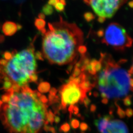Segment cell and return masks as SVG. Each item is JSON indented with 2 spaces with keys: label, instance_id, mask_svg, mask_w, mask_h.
<instances>
[{
  "label": "cell",
  "instance_id": "8",
  "mask_svg": "<svg viewBox=\"0 0 133 133\" xmlns=\"http://www.w3.org/2000/svg\"><path fill=\"white\" fill-rule=\"evenodd\" d=\"M102 133H129L126 124L120 120H110Z\"/></svg>",
  "mask_w": 133,
  "mask_h": 133
},
{
  "label": "cell",
  "instance_id": "5",
  "mask_svg": "<svg viewBox=\"0 0 133 133\" xmlns=\"http://www.w3.org/2000/svg\"><path fill=\"white\" fill-rule=\"evenodd\" d=\"M86 79L85 75L82 73L76 77H71L66 84L62 86L60 90L62 109L83 102L87 91L82 87L81 83Z\"/></svg>",
  "mask_w": 133,
  "mask_h": 133
},
{
  "label": "cell",
  "instance_id": "30",
  "mask_svg": "<svg viewBox=\"0 0 133 133\" xmlns=\"http://www.w3.org/2000/svg\"><path fill=\"white\" fill-rule=\"evenodd\" d=\"M96 107H95V105H92L91 107V110L92 111H94L95 110H96Z\"/></svg>",
  "mask_w": 133,
  "mask_h": 133
},
{
  "label": "cell",
  "instance_id": "7",
  "mask_svg": "<svg viewBox=\"0 0 133 133\" xmlns=\"http://www.w3.org/2000/svg\"><path fill=\"white\" fill-rule=\"evenodd\" d=\"M128 0H83L90 6L98 17V21L103 23L106 18H111Z\"/></svg>",
  "mask_w": 133,
  "mask_h": 133
},
{
  "label": "cell",
  "instance_id": "26",
  "mask_svg": "<svg viewBox=\"0 0 133 133\" xmlns=\"http://www.w3.org/2000/svg\"><path fill=\"white\" fill-rule=\"evenodd\" d=\"M59 1H60V0H49L48 1V5L54 6Z\"/></svg>",
  "mask_w": 133,
  "mask_h": 133
},
{
  "label": "cell",
  "instance_id": "6",
  "mask_svg": "<svg viewBox=\"0 0 133 133\" xmlns=\"http://www.w3.org/2000/svg\"><path fill=\"white\" fill-rule=\"evenodd\" d=\"M102 43L117 50H124L132 45V38L120 24L111 23L103 31Z\"/></svg>",
  "mask_w": 133,
  "mask_h": 133
},
{
  "label": "cell",
  "instance_id": "20",
  "mask_svg": "<svg viewBox=\"0 0 133 133\" xmlns=\"http://www.w3.org/2000/svg\"><path fill=\"white\" fill-rule=\"evenodd\" d=\"M117 107H118L117 114L118 115V116H119L120 118H123L125 117V115H126L125 112L123 110L121 109L118 105H117Z\"/></svg>",
  "mask_w": 133,
  "mask_h": 133
},
{
  "label": "cell",
  "instance_id": "1",
  "mask_svg": "<svg viewBox=\"0 0 133 133\" xmlns=\"http://www.w3.org/2000/svg\"><path fill=\"white\" fill-rule=\"evenodd\" d=\"M0 100V119L10 133H39L48 125V106L28 85L5 91Z\"/></svg>",
  "mask_w": 133,
  "mask_h": 133
},
{
  "label": "cell",
  "instance_id": "14",
  "mask_svg": "<svg viewBox=\"0 0 133 133\" xmlns=\"http://www.w3.org/2000/svg\"><path fill=\"white\" fill-rule=\"evenodd\" d=\"M53 9L52 6L49 5H45L43 8V14H46V15H50L52 14L53 12Z\"/></svg>",
  "mask_w": 133,
  "mask_h": 133
},
{
  "label": "cell",
  "instance_id": "13",
  "mask_svg": "<svg viewBox=\"0 0 133 133\" xmlns=\"http://www.w3.org/2000/svg\"><path fill=\"white\" fill-rule=\"evenodd\" d=\"M66 5V3L65 0H60V1L54 6V7L57 11L61 12L65 9Z\"/></svg>",
  "mask_w": 133,
  "mask_h": 133
},
{
  "label": "cell",
  "instance_id": "4",
  "mask_svg": "<svg viewBox=\"0 0 133 133\" xmlns=\"http://www.w3.org/2000/svg\"><path fill=\"white\" fill-rule=\"evenodd\" d=\"M102 69L97 78V88L103 99H119L126 97L133 89V66L126 70L120 66L125 63H116L110 55L102 53Z\"/></svg>",
  "mask_w": 133,
  "mask_h": 133
},
{
  "label": "cell",
  "instance_id": "28",
  "mask_svg": "<svg viewBox=\"0 0 133 133\" xmlns=\"http://www.w3.org/2000/svg\"><path fill=\"white\" fill-rule=\"evenodd\" d=\"M60 121V119L59 118V117L58 116H55L54 117V122L56 123H58Z\"/></svg>",
  "mask_w": 133,
  "mask_h": 133
},
{
  "label": "cell",
  "instance_id": "23",
  "mask_svg": "<svg viewBox=\"0 0 133 133\" xmlns=\"http://www.w3.org/2000/svg\"><path fill=\"white\" fill-rule=\"evenodd\" d=\"M124 104L125 105L129 106L131 105V97L127 96L125 98L124 100Z\"/></svg>",
  "mask_w": 133,
  "mask_h": 133
},
{
  "label": "cell",
  "instance_id": "16",
  "mask_svg": "<svg viewBox=\"0 0 133 133\" xmlns=\"http://www.w3.org/2000/svg\"><path fill=\"white\" fill-rule=\"evenodd\" d=\"M60 129L64 133H68L70 130V126L68 123H65L61 126Z\"/></svg>",
  "mask_w": 133,
  "mask_h": 133
},
{
  "label": "cell",
  "instance_id": "17",
  "mask_svg": "<svg viewBox=\"0 0 133 133\" xmlns=\"http://www.w3.org/2000/svg\"><path fill=\"white\" fill-rule=\"evenodd\" d=\"M71 126L73 129L78 128L79 126V122L76 119H72L71 122Z\"/></svg>",
  "mask_w": 133,
  "mask_h": 133
},
{
  "label": "cell",
  "instance_id": "2",
  "mask_svg": "<svg viewBox=\"0 0 133 133\" xmlns=\"http://www.w3.org/2000/svg\"><path fill=\"white\" fill-rule=\"evenodd\" d=\"M43 34V57L51 64L65 65L73 62L83 43V33L77 25L60 16L59 21L48 23Z\"/></svg>",
  "mask_w": 133,
  "mask_h": 133
},
{
  "label": "cell",
  "instance_id": "9",
  "mask_svg": "<svg viewBox=\"0 0 133 133\" xmlns=\"http://www.w3.org/2000/svg\"><path fill=\"white\" fill-rule=\"evenodd\" d=\"M18 24L12 21H6L3 24L2 30L3 33L6 36H12L19 29Z\"/></svg>",
  "mask_w": 133,
  "mask_h": 133
},
{
  "label": "cell",
  "instance_id": "25",
  "mask_svg": "<svg viewBox=\"0 0 133 133\" xmlns=\"http://www.w3.org/2000/svg\"><path fill=\"white\" fill-rule=\"evenodd\" d=\"M35 57L36 58L38 59V60H43V54L42 53L40 52H37L35 53Z\"/></svg>",
  "mask_w": 133,
  "mask_h": 133
},
{
  "label": "cell",
  "instance_id": "24",
  "mask_svg": "<svg viewBox=\"0 0 133 133\" xmlns=\"http://www.w3.org/2000/svg\"><path fill=\"white\" fill-rule=\"evenodd\" d=\"M125 114L129 117L132 116V115H133L132 109H126V111H125Z\"/></svg>",
  "mask_w": 133,
  "mask_h": 133
},
{
  "label": "cell",
  "instance_id": "21",
  "mask_svg": "<svg viewBox=\"0 0 133 133\" xmlns=\"http://www.w3.org/2000/svg\"><path fill=\"white\" fill-rule=\"evenodd\" d=\"M79 127H80V130L82 132H85L86 130H88V129L89 128L88 125L87 124L84 123V122L81 124Z\"/></svg>",
  "mask_w": 133,
  "mask_h": 133
},
{
  "label": "cell",
  "instance_id": "15",
  "mask_svg": "<svg viewBox=\"0 0 133 133\" xmlns=\"http://www.w3.org/2000/svg\"><path fill=\"white\" fill-rule=\"evenodd\" d=\"M54 117L55 115L51 112V111L49 110L48 112L47 116H46V120L48 122L50 123L51 124H52L54 122Z\"/></svg>",
  "mask_w": 133,
  "mask_h": 133
},
{
  "label": "cell",
  "instance_id": "11",
  "mask_svg": "<svg viewBox=\"0 0 133 133\" xmlns=\"http://www.w3.org/2000/svg\"><path fill=\"white\" fill-rule=\"evenodd\" d=\"M50 89V85L46 82H42L38 85V90L40 93H47Z\"/></svg>",
  "mask_w": 133,
  "mask_h": 133
},
{
  "label": "cell",
  "instance_id": "18",
  "mask_svg": "<svg viewBox=\"0 0 133 133\" xmlns=\"http://www.w3.org/2000/svg\"><path fill=\"white\" fill-rule=\"evenodd\" d=\"M69 110L70 112V113H74L75 114H77L78 112V108L74 105H70L69 107Z\"/></svg>",
  "mask_w": 133,
  "mask_h": 133
},
{
  "label": "cell",
  "instance_id": "19",
  "mask_svg": "<svg viewBox=\"0 0 133 133\" xmlns=\"http://www.w3.org/2000/svg\"><path fill=\"white\" fill-rule=\"evenodd\" d=\"M84 18L88 22L91 21L94 18V16L93 15V14L90 12H87L84 15Z\"/></svg>",
  "mask_w": 133,
  "mask_h": 133
},
{
  "label": "cell",
  "instance_id": "10",
  "mask_svg": "<svg viewBox=\"0 0 133 133\" xmlns=\"http://www.w3.org/2000/svg\"><path fill=\"white\" fill-rule=\"evenodd\" d=\"M111 118L110 115H105L95 120L94 123L100 133L104 132L111 120Z\"/></svg>",
  "mask_w": 133,
  "mask_h": 133
},
{
  "label": "cell",
  "instance_id": "3",
  "mask_svg": "<svg viewBox=\"0 0 133 133\" xmlns=\"http://www.w3.org/2000/svg\"><path fill=\"white\" fill-rule=\"evenodd\" d=\"M33 44L17 51L4 53L0 59V86L5 91L36 82L37 62Z\"/></svg>",
  "mask_w": 133,
  "mask_h": 133
},
{
  "label": "cell",
  "instance_id": "29",
  "mask_svg": "<svg viewBox=\"0 0 133 133\" xmlns=\"http://www.w3.org/2000/svg\"><path fill=\"white\" fill-rule=\"evenodd\" d=\"M38 18L44 19V18H45V15L43 14H40L38 15Z\"/></svg>",
  "mask_w": 133,
  "mask_h": 133
},
{
  "label": "cell",
  "instance_id": "12",
  "mask_svg": "<svg viewBox=\"0 0 133 133\" xmlns=\"http://www.w3.org/2000/svg\"><path fill=\"white\" fill-rule=\"evenodd\" d=\"M46 22L44 19L42 18H37L35 21V25L37 27V28L39 31H42L45 29Z\"/></svg>",
  "mask_w": 133,
  "mask_h": 133
},
{
  "label": "cell",
  "instance_id": "27",
  "mask_svg": "<svg viewBox=\"0 0 133 133\" xmlns=\"http://www.w3.org/2000/svg\"><path fill=\"white\" fill-rule=\"evenodd\" d=\"M83 102L84 103V104H85V105H89V104H90V100L88 98H87V97H86L83 100Z\"/></svg>",
  "mask_w": 133,
  "mask_h": 133
},
{
  "label": "cell",
  "instance_id": "22",
  "mask_svg": "<svg viewBox=\"0 0 133 133\" xmlns=\"http://www.w3.org/2000/svg\"><path fill=\"white\" fill-rule=\"evenodd\" d=\"M86 48L84 45H81L78 49V52L79 53H81L82 55H83L86 52Z\"/></svg>",
  "mask_w": 133,
  "mask_h": 133
}]
</instances>
